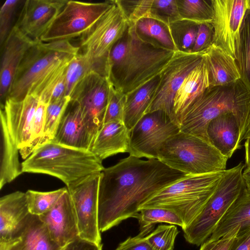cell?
<instances>
[{
	"label": "cell",
	"instance_id": "4",
	"mask_svg": "<svg viewBox=\"0 0 250 250\" xmlns=\"http://www.w3.org/2000/svg\"><path fill=\"white\" fill-rule=\"evenodd\" d=\"M225 171L187 174L146 201L140 206L139 211L149 208L172 210L181 218L184 229L202 211L215 191Z\"/></svg>",
	"mask_w": 250,
	"mask_h": 250
},
{
	"label": "cell",
	"instance_id": "14",
	"mask_svg": "<svg viewBox=\"0 0 250 250\" xmlns=\"http://www.w3.org/2000/svg\"><path fill=\"white\" fill-rule=\"evenodd\" d=\"M101 172L91 175L67 188L74 208L79 237L101 243L98 221L99 188Z\"/></svg>",
	"mask_w": 250,
	"mask_h": 250
},
{
	"label": "cell",
	"instance_id": "2",
	"mask_svg": "<svg viewBox=\"0 0 250 250\" xmlns=\"http://www.w3.org/2000/svg\"><path fill=\"white\" fill-rule=\"evenodd\" d=\"M228 112L233 113L237 117L243 140L250 116V91L241 79L231 84L207 89L183 115L179 124L180 130L209 143L207 133L209 122Z\"/></svg>",
	"mask_w": 250,
	"mask_h": 250
},
{
	"label": "cell",
	"instance_id": "39",
	"mask_svg": "<svg viewBox=\"0 0 250 250\" xmlns=\"http://www.w3.org/2000/svg\"><path fill=\"white\" fill-rule=\"evenodd\" d=\"M178 233L174 225H160L146 238L155 250H173Z\"/></svg>",
	"mask_w": 250,
	"mask_h": 250
},
{
	"label": "cell",
	"instance_id": "16",
	"mask_svg": "<svg viewBox=\"0 0 250 250\" xmlns=\"http://www.w3.org/2000/svg\"><path fill=\"white\" fill-rule=\"evenodd\" d=\"M39 102L37 97L29 94L21 101L7 98L0 107L10 135L23 159L30 145L31 126Z\"/></svg>",
	"mask_w": 250,
	"mask_h": 250
},
{
	"label": "cell",
	"instance_id": "50",
	"mask_svg": "<svg viewBox=\"0 0 250 250\" xmlns=\"http://www.w3.org/2000/svg\"><path fill=\"white\" fill-rule=\"evenodd\" d=\"M244 187L250 191V167H248L243 170L242 173Z\"/></svg>",
	"mask_w": 250,
	"mask_h": 250
},
{
	"label": "cell",
	"instance_id": "41",
	"mask_svg": "<svg viewBox=\"0 0 250 250\" xmlns=\"http://www.w3.org/2000/svg\"><path fill=\"white\" fill-rule=\"evenodd\" d=\"M129 24H134L143 18L148 17L153 0H116Z\"/></svg>",
	"mask_w": 250,
	"mask_h": 250
},
{
	"label": "cell",
	"instance_id": "36",
	"mask_svg": "<svg viewBox=\"0 0 250 250\" xmlns=\"http://www.w3.org/2000/svg\"><path fill=\"white\" fill-rule=\"evenodd\" d=\"M67 190L66 187L46 192L28 190L25 194L30 213L40 216L47 212Z\"/></svg>",
	"mask_w": 250,
	"mask_h": 250
},
{
	"label": "cell",
	"instance_id": "11",
	"mask_svg": "<svg viewBox=\"0 0 250 250\" xmlns=\"http://www.w3.org/2000/svg\"><path fill=\"white\" fill-rule=\"evenodd\" d=\"M178 125L164 111L148 113L130 131L129 155L157 159L164 143L180 131Z\"/></svg>",
	"mask_w": 250,
	"mask_h": 250
},
{
	"label": "cell",
	"instance_id": "3",
	"mask_svg": "<svg viewBox=\"0 0 250 250\" xmlns=\"http://www.w3.org/2000/svg\"><path fill=\"white\" fill-rule=\"evenodd\" d=\"M22 172L55 177L66 187L101 172L102 161L90 150L71 147L48 141L36 148L21 163Z\"/></svg>",
	"mask_w": 250,
	"mask_h": 250
},
{
	"label": "cell",
	"instance_id": "40",
	"mask_svg": "<svg viewBox=\"0 0 250 250\" xmlns=\"http://www.w3.org/2000/svg\"><path fill=\"white\" fill-rule=\"evenodd\" d=\"M147 18L169 24L181 19L176 0H153Z\"/></svg>",
	"mask_w": 250,
	"mask_h": 250
},
{
	"label": "cell",
	"instance_id": "34",
	"mask_svg": "<svg viewBox=\"0 0 250 250\" xmlns=\"http://www.w3.org/2000/svg\"><path fill=\"white\" fill-rule=\"evenodd\" d=\"M92 71L99 73L97 66L91 59L82 53L79 52L74 56L66 70V97L70 98L78 83Z\"/></svg>",
	"mask_w": 250,
	"mask_h": 250
},
{
	"label": "cell",
	"instance_id": "6",
	"mask_svg": "<svg viewBox=\"0 0 250 250\" xmlns=\"http://www.w3.org/2000/svg\"><path fill=\"white\" fill-rule=\"evenodd\" d=\"M157 159L172 169L193 175L225 171L229 159L208 142L180 131L164 143Z\"/></svg>",
	"mask_w": 250,
	"mask_h": 250
},
{
	"label": "cell",
	"instance_id": "30",
	"mask_svg": "<svg viewBox=\"0 0 250 250\" xmlns=\"http://www.w3.org/2000/svg\"><path fill=\"white\" fill-rule=\"evenodd\" d=\"M138 35L143 40L163 48L177 51L169 26L151 18H143L134 24Z\"/></svg>",
	"mask_w": 250,
	"mask_h": 250
},
{
	"label": "cell",
	"instance_id": "12",
	"mask_svg": "<svg viewBox=\"0 0 250 250\" xmlns=\"http://www.w3.org/2000/svg\"><path fill=\"white\" fill-rule=\"evenodd\" d=\"M214 16L212 43L232 56L238 64L240 56V33L250 0H211Z\"/></svg>",
	"mask_w": 250,
	"mask_h": 250
},
{
	"label": "cell",
	"instance_id": "45",
	"mask_svg": "<svg viewBox=\"0 0 250 250\" xmlns=\"http://www.w3.org/2000/svg\"><path fill=\"white\" fill-rule=\"evenodd\" d=\"M238 232H233L217 239L209 238L201 245L199 250H230L237 237Z\"/></svg>",
	"mask_w": 250,
	"mask_h": 250
},
{
	"label": "cell",
	"instance_id": "47",
	"mask_svg": "<svg viewBox=\"0 0 250 250\" xmlns=\"http://www.w3.org/2000/svg\"><path fill=\"white\" fill-rule=\"evenodd\" d=\"M103 244H97L80 237L74 239L61 250H102Z\"/></svg>",
	"mask_w": 250,
	"mask_h": 250
},
{
	"label": "cell",
	"instance_id": "24",
	"mask_svg": "<svg viewBox=\"0 0 250 250\" xmlns=\"http://www.w3.org/2000/svg\"><path fill=\"white\" fill-rule=\"evenodd\" d=\"M130 131L123 121L104 124L97 132L90 151L102 161L121 153H128Z\"/></svg>",
	"mask_w": 250,
	"mask_h": 250
},
{
	"label": "cell",
	"instance_id": "22",
	"mask_svg": "<svg viewBox=\"0 0 250 250\" xmlns=\"http://www.w3.org/2000/svg\"><path fill=\"white\" fill-rule=\"evenodd\" d=\"M207 133L209 143L228 159L241 147L240 125L232 113H224L211 120L208 125Z\"/></svg>",
	"mask_w": 250,
	"mask_h": 250
},
{
	"label": "cell",
	"instance_id": "15",
	"mask_svg": "<svg viewBox=\"0 0 250 250\" xmlns=\"http://www.w3.org/2000/svg\"><path fill=\"white\" fill-rule=\"evenodd\" d=\"M205 52H175L169 62L160 74L159 83L145 114L162 110L172 119L175 94L188 75L200 62Z\"/></svg>",
	"mask_w": 250,
	"mask_h": 250
},
{
	"label": "cell",
	"instance_id": "19",
	"mask_svg": "<svg viewBox=\"0 0 250 250\" xmlns=\"http://www.w3.org/2000/svg\"><path fill=\"white\" fill-rule=\"evenodd\" d=\"M39 216L46 226L52 239L61 248L79 237L77 218L68 189L49 210Z\"/></svg>",
	"mask_w": 250,
	"mask_h": 250
},
{
	"label": "cell",
	"instance_id": "26",
	"mask_svg": "<svg viewBox=\"0 0 250 250\" xmlns=\"http://www.w3.org/2000/svg\"><path fill=\"white\" fill-rule=\"evenodd\" d=\"M250 229V191L243 189L209 237L217 239L233 232L242 234Z\"/></svg>",
	"mask_w": 250,
	"mask_h": 250
},
{
	"label": "cell",
	"instance_id": "48",
	"mask_svg": "<svg viewBox=\"0 0 250 250\" xmlns=\"http://www.w3.org/2000/svg\"><path fill=\"white\" fill-rule=\"evenodd\" d=\"M230 250H250V229L237 234V239Z\"/></svg>",
	"mask_w": 250,
	"mask_h": 250
},
{
	"label": "cell",
	"instance_id": "10",
	"mask_svg": "<svg viewBox=\"0 0 250 250\" xmlns=\"http://www.w3.org/2000/svg\"><path fill=\"white\" fill-rule=\"evenodd\" d=\"M114 0L86 2L67 0L41 41L68 40L86 33L111 7Z\"/></svg>",
	"mask_w": 250,
	"mask_h": 250
},
{
	"label": "cell",
	"instance_id": "17",
	"mask_svg": "<svg viewBox=\"0 0 250 250\" xmlns=\"http://www.w3.org/2000/svg\"><path fill=\"white\" fill-rule=\"evenodd\" d=\"M67 1V0H26L14 25L32 40L41 41L42 37Z\"/></svg>",
	"mask_w": 250,
	"mask_h": 250
},
{
	"label": "cell",
	"instance_id": "21",
	"mask_svg": "<svg viewBox=\"0 0 250 250\" xmlns=\"http://www.w3.org/2000/svg\"><path fill=\"white\" fill-rule=\"evenodd\" d=\"M209 86L208 69L203 55L200 62L185 79L174 97L172 120L179 127L187 109Z\"/></svg>",
	"mask_w": 250,
	"mask_h": 250
},
{
	"label": "cell",
	"instance_id": "46",
	"mask_svg": "<svg viewBox=\"0 0 250 250\" xmlns=\"http://www.w3.org/2000/svg\"><path fill=\"white\" fill-rule=\"evenodd\" d=\"M115 250H155L149 244L146 237L138 234L129 237L121 243Z\"/></svg>",
	"mask_w": 250,
	"mask_h": 250
},
{
	"label": "cell",
	"instance_id": "13",
	"mask_svg": "<svg viewBox=\"0 0 250 250\" xmlns=\"http://www.w3.org/2000/svg\"><path fill=\"white\" fill-rule=\"evenodd\" d=\"M109 89L107 79L92 71L78 83L70 96V100L80 106L93 142L104 124Z\"/></svg>",
	"mask_w": 250,
	"mask_h": 250
},
{
	"label": "cell",
	"instance_id": "23",
	"mask_svg": "<svg viewBox=\"0 0 250 250\" xmlns=\"http://www.w3.org/2000/svg\"><path fill=\"white\" fill-rule=\"evenodd\" d=\"M30 214L25 192L16 191L0 198V242L17 237L22 224Z\"/></svg>",
	"mask_w": 250,
	"mask_h": 250
},
{
	"label": "cell",
	"instance_id": "27",
	"mask_svg": "<svg viewBox=\"0 0 250 250\" xmlns=\"http://www.w3.org/2000/svg\"><path fill=\"white\" fill-rule=\"evenodd\" d=\"M0 189L22 173L19 159V149L9 132L4 113L0 109Z\"/></svg>",
	"mask_w": 250,
	"mask_h": 250
},
{
	"label": "cell",
	"instance_id": "49",
	"mask_svg": "<svg viewBox=\"0 0 250 250\" xmlns=\"http://www.w3.org/2000/svg\"><path fill=\"white\" fill-rule=\"evenodd\" d=\"M20 239L7 242H0V250H20Z\"/></svg>",
	"mask_w": 250,
	"mask_h": 250
},
{
	"label": "cell",
	"instance_id": "8",
	"mask_svg": "<svg viewBox=\"0 0 250 250\" xmlns=\"http://www.w3.org/2000/svg\"><path fill=\"white\" fill-rule=\"evenodd\" d=\"M245 165L240 162L226 169L215 191L197 217L183 229L189 243L201 245L210 236L219 222L240 194Z\"/></svg>",
	"mask_w": 250,
	"mask_h": 250
},
{
	"label": "cell",
	"instance_id": "28",
	"mask_svg": "<svg viewBox=\"0 0 250 250\" xmlns=\"http://www.w3.org/2000/svg\"><path fill=\"white\" fill-rule=\"evenodd\" d=\"M17 237L20 239V250H61L62 248L52 239L40 217L31 213L22 224Z\"/></svg>",
	"mask_w": 250,
	"mask_h": 250
},
{
	"label": "cell",
	"instance_id": "52",
	"mask_svg": "<svg viewBox=\"0 0 250 250\" xmlns=\"http://www.w3.org/2000/svg\"><path fill=\"white\" fill-rule=\"evenodd\" d=\"M250 137V116L249 121V124L247 127V132L245 136L244 139H246L247 138Z\"/></svg>",
	"mask_w": 250,
	"mask_h": 250
},
{
	"label": "cell",
	"instance_id": "31",
	"mask_svg": "<svg viewBox=\"0 0 250 250\" xmlns=\"http://www.w3.org/2000/svg\"><path fill=\"white\" fill-rule=\"evenodd\" d=\"M134 218L138 220L139 224V235L146 237L153 230L157 223H166L177 225L184 228L183 221L175 212L169 209L160 208H142Z\"/></svg>",
	"mask_w": 250,
	"mask_h": 250
},
{
	"label": "cell",
	"instance_id": "29",
	"mask_svg": "<svg viewBox=\"0 0 250 250\" xmlns=\"http://www.w3.org/2000/svg\"><path fill=\"white\" fill-rule=\"evenodd\" d=\"M160 80V75L125 95L123 122L129 130L144 116Z\"/></svg>",
	"mask_w": 250,
	"mask_h": 250
},
{
	"label": "cell",
	"instance_id": "42",
	"mask_svg": "<svg viewBox=\"0 0 250 250\" xmlns=\"http://www.w3.org/2000/svg\"><path fill=\"white\" fill-rule=\"evenodd\" d=\"M125 101V95L117 91L110 84L104 124L114 121L123 122Z\"/></svg>",
	"mask_w": 250,
	"mask_h": 250
},
{
	"label": "cell",
	"instance_id": "1",
	"mask_svg": "<svg viewBox=\"0 0 250 250\" xmlns=\"http://www.w3.org/2000/svg\"><path fill=\"white\" fill-rule=\"evenodd\" d=\"M187 174L172 169L158 159L129 155L101 172L98 221L105 231L130 217L140 206L165 188Z\"/></svg>",
	"mask_w": 250,
	"mask_h": 250
},
{
	"label": "cell",
	"instance_id": "43",
	"mask_svg": "<svg viewBox=\"0 0 250 250\" xmlns=\"http://www.w3.org/2000/svg\"><path fill=\"white\" fill-rule=\"evenodd\" d=\"M21 1L7 0L0 10V45L3 44L13 26H12L16 10Z\"/></svg>",
	"mask_w": 250,
	"mask_h": 250
},
{
	"label": "cell",
	"instance_id": "33",
	"mask_svg": "<svg viewBox=\"0 0 250 250\" xmlns=\"http://www.w3.org/2000/svg\"><path fill=\"white\" fill-rule=\"evenodd\" d=\"M181 19L201 24L211 23L214 10L211 0H176Z\"/></svg>",
	"mask_w": 250,
	"mask_h": 250
},
{
	"label": "cell",
	"instance_id": "35",
	"mask_svg": "<svg viewBox=\"0 0 250 250\" xmlns=\"http://www.w3.org/2000/svg\"><path fill=\"white\" fill-rule=\"evenodd\" d=\"M240 39L238 66L241 80L250 91V8L245 14L240 29Z\"/></svg>",
	"mask_w": 250,
	"mask_h": 250
},
{
	"label": "cell",
	"instance_id": "25",
	"mask_svg": "<svg viewBox=\"0 0 250 250\" xmlns=\"http://www.w3.org/2000/svg\"><path fill=\"white\" fill-rule=\"evenodd\" d=\"M209 79V87L234 83L241 76L236 60L219 46L212 44L204 54Z\"/></svg>",
	"mask_w": 250,
	"mask_h": 250
},
{
	"label": "cell",
	"instance_id": "44",
	"mask_svg": "<svg viewBox=\"0 0 250 250\" xmlns=\"http://www.w3.org/2000/svg\"><path fill=\"white\" fill-rule=\"evenodd\" d=\"M213 29L211 23L205 22L199 24L198 30L192 53L205 51L212 44Z\"/></svg>",
	"mask_w": 250,
	"mask_h": 250
},
{
	"label": "cell",
	"instance_id": "38",
	"mask_svg": "<svg viewBox=\"0 0 250 250\" xmlns=\"http://www.w3.org/2000/svg\"><path fill=\"white\" fill-rule=\"evenodd\" d=\"M70 101V98L66 97L47 104L43 134L41 145L53 139L62 116Z\"/></svg>",
	"mask_w": 250,
	"mask_h": 250
},
{
	"label": "cell",
	"instance_id": "32",
	"mask_svg": "<svg viewBox=\"0 0 250 250\" xmlns=\"http://www.w3.org/2000/svg\"><path fill=\"white\" fill-rule=\"evenodd\" d=\"M199 24L184 19H180L169 24L171 35L177 51L192 53Z\"/></svg>",
	"mask_w": 250,
	"mask_h": 250
},
{
	"label": "cell",
	"instance_id": "51",
	"mask_svg": "<svg viewBox=\"0 0 250 250\" xmlns=\"http://www.w3.org/2000/svg\"><path fill=\"white\" fill-rule=\"evenodd\" d=\"M245 166L250 167V137L246 139L245 143Z\"/></svg>",
	"mask_w": 250,
	"mask_h": 250
},
{
	"label": "cell",
	"instance_id": "18",
	"mask_svg": "<svg viewBox=\"0 0 250 250\" xmlns=\"http://www.w3.org/2000/svg\"><path fill=\"white\" fill-rule=\"evenodd\" d=\"M36 42L14 25L1 49L0 107L8 97L18 68L27 51Z\"/></svg>",
	"mask_w": 250,
	"mask_h": 250
},
{
	"label": "cell",
	"instance_id": "20",
	"mask_svg": "<svg viewBox=\"0 0 250 250\" xmlns=\"http://www.w3.org/2000/svg\"><path fill=\"white\" fill-rule=\"evenodd\" d=\"M51 141L71 147L90 150L93 141L76 102L70 100Z\"/></svg>",
	"mask_w": 250,
	"mask_h": 250
},
{
	"label": "cell",
	"instance_id": "5",
	"mask_svg": "<svg viewBox=\"0 0 250 250\" xmlns=\"http://www.w3.org/2000/svg\"><path fill=\"white\" fill-rule=\"evenodd\" d=\"M128 31L127 53L110 84L125 95L160 75L175 53L142 39L137 34L134 24H129Z\"/></svg>",
	"mask_w": 250,
	"mask_h": 250
},
{
	"label": "cell",
	"instance_id": "9",
	"mask_svg": "<svg viewBox=\"0 0 250 250\" xmlns=\"http://www.w3.org/2000/svg\"><path fill=\"white\" fill-rule=\"evenodd\" d=\"M128 26L116 0L95 24L81 37L79 47L82 48V53L91 59L99 73L106 78L109 52Z\"/></svg>",
	"mask_w": 250,
	"mask_h": 250
},
{
	"label": "cell",
	"instance_id": "37",
	"mask_svg": "<svg viewBox=\"0 0 250 250\" xmlns=\"http://www.w3.org/2000/svg\"><path fill=\"white\" fill-rule=\"evenodd\" d=\"M71 59L66 60L55 67L31 88L28 95L37 97L39 101L47 104L55 86L65 73Z\"/></svg>",
	"mask_w": 250,
	"mask_h": 250
},
{
	"label": "cell",
	"instance_id": "7",
	"mask_svg": "<svg viewBox=\"0 0 250 250\" xmlns=\"http://www.w3.org/2000/svg\"><path fill=\"white\" fill-rule=\"evenodd\" d=\"M79 50L78 46L68 40L36 42L24 55L8 98L23 100L35 84L58 65L72 58Z\"/></svg>",
	"mask_w": 250,
	"mask_h": 250
}]
</instances>
